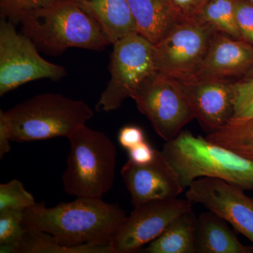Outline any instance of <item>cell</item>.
I'll use <instances>...</instances> for the list:
<instances>
[{"label": "cell", "mask_w": 253, "mask_h": 253, "mask_svg": "<svg viewBox=\"0 0 253 253\" xmlns=\"http://www.w3.org/2000/svg\"><path fill=\"white\" fill-rule=\"evenodd\" d=\"M34 196L17 179L0 184V212L23 211L36 205Z\"/></svg>", "instance_id": "603a6c76"}, {"label": "cell", "mask_w": 253, "mask_h": 253, "mask_svg": "<svg viewBox=\"0 0 253 253\" xmlns=\"http://www.w3.org/2000/svg\"><path fill=\"white\" fill-rule=\"evenodd\" d=\"M11 141L25 142L68 138L94 116L84 101L45 93L3 111Z\"/></svg>", "instance_id": "3957f363"}, {"label": "cell", "mask_w": 253, "mask_h": 253, "mask_svg": "<svg viewBox=\"0 0 253 253\" xmlns=\"http://www.w3.org/2000/svg\"><path fill=\"white\" fill-rule=\"evenodd\" d=\"M216 32L196 18L181 20L154 44L158 73L185 81L199 71Z\"/></svg>", "instance_id": "ba28073f"}, {"label": "cell", "mask_w": 253, "mask_h": 253, "mask_svg": "<svg viewBox=\"0 0 253 253\" xmlns=\"http://www.w3.org/2000/svg\"><path fill=\"white\" fill-rule=\"evenodd\" d=\"M196 253H253V246H245L222 218L211 211L197 217Z\"/></svg>", "instance_id": "e0dca14e"}, {"label": "cell", "mask_w": 253, "mask_h": 253, "mask_svg": "<svg viewBox=\"0 0 253 253\" xmlns=\"http://www.w3.org/2000/svg\"><path fill=\"white\" fill-rule=\"evenodd\" d=\"M137 27L138 34L152 44L167 34L181 21L171 0H128Z\"/></svg>", "instance_id": "2e32d148"}, {"label": "cell", "mask_w": 253, "mask_h": 253, "mask_svg": "<svg viewBox=\"0 0 253 253\" xmlns=\"http://www.w3.org/2000/svg\"><path fill=\"white\" fill-rule=\"evenodd\" d=\"M119 205L100 198L77 197L71 203L47 208L36 204L24 211L25 229L47 233L69 246L110 244L126 219Z\"/></svg>", "instance_id": "6da1fadb"}, {"label": "cell", "mask_w": 253, "mask_h": 253, "mask_svg": "<svg viewBox=\"0 0 253 253\" xmlns=\"http://www.w3.org/2000/svg\"><path fill=\"white\" fill-rule=\"evenodd\" d=\"M188 187L195 179L212 177L246 190H253V161L191 131L182 130L162 150Z\"/></svg>", "instance_id": "7a4b0ae2"}, {"label": "cell", "mask_w": 253, "mask_h": 253, "mask_svg": "<svg viewBox=\"0 0 253 253\" xmlns=\"http://www.w3.org/2000/svg\"><path fill=\"white\" fill-rule=\"evenodd\" d=\"M249 1H251V2L253 3V0H249Z\"/></svg>", "instance_id": "1f68e13d"}, {"label": "cell", "mask_w": 253, "mask_h": 253, "mask_svg": "<svg viewBox=\"0 0 253 253\" xmlns=\"http://www.w3.org/2000/svg\"><path fill=\"white\" fill-rule=\"evenodd\" d=\"M70 153L63 174L65 192L76 197L100 198L112 189L117 149L102 131L82 126L68 138Z\"/></svg>", "instance_id": "5b68a950"}, {"label": "cell", "mask_w": 253, "mask_h": 253, "mask_svg": "<svg viewBox=\"0 0 253 253\" xmlns=\"http://www.w3.org/2000/svg\"><path fill=\"white\" fill-rule=\"evenodd\" d=\"M156 151V149H154L151 144L145 141L136 145L132 149L128 150L129 160L136 164H148L154 160Z\"/></svg>", "instance_id": "f1b7e54d"}, {"label": "cell", "mask_w": 253, "mask_h": 253, "mask_svg": "<svg viewBox=\"0 0 253 253\" xmlns=\"http://www.w3.org/2000/svg\"><path fill=\"white\" fill-rule=\"evenodd\" d=\"M172 80L194 113L195 118L208 134L231 121L234 113L232 82L215 79Z\"/></svg>", "instance_id": "4fadbf2b"}, {"label": "cell", "mask_w": 253, "mask_h": 253, "mask_svg": "<svg viewBox=\"0 0 253 253\" xmlns=\"http://www.w3.org/2000/svg\"><path fill=\"white\" fill-rule=\"evenodd\" d=\"M16 253H115L110 244L69 246L47 233L26 229Z\"/></svg>", "instance_id": "d6986e66"}, {"label": "cell", "mask_w": 253, "mask_h": 253, "mask_svg": "<svg viewBox=\"0 0 253 253\" xmlns=\"http://www.w3.org/2000/svg\"><path fill=\"white\" fill-rule=\"evenodd\" d=\"M131 98L147 117L155 131L166 142L175 139L195 119L194 113L172 78L156 73Z\"/></svg>", "instance_id": "9c48e42d"}, {"label": "cell", "mask_w": 253, "mask_h": 253, "mask_svg": "<svg viewBox=\"0 0 253 253\" xmlns=\"http://www.w3.org/2000/svg\"><path fill=\"white\" fill-rule=\"evenodd\" d=\"M35 43L16 31L14 23H0V96L18 86L41 79L58 81L67 75L66 68L40 55Z\"/></svg>", "instance_id": "52a82bcc"}, {"label": "cell", "mask_w": 253, "mask_h": 253, "mask_svg": "<svg viewBox=\"0 0 253 253\" xmlns=\"http://www.w3.org/2000/svg\"><path fill=\"white\" fill-rule=\"evenodd\" d=\"M23 218V211L0 212V253H16L26 232Z\"/></svg>", "instance_id": "7402d4cb"}, {"label": "cell", "mask_w": 253, "mask_h": 253, "mask_svg": "<svg viewBox=\"0 0 253 253\" xmlns=\"http://www.w3.org/2000/svg\"><path fill=\"white\" fill-rule=\"evenodd\" d=\"M131 203L136 206L151 201L177 198L185 188L179 174L162 151L145 165L126 161L121 172Z\"/></svg>", "instance_id": "7c38bea8"}, {"label": "cell", "mask_w": 253, "mask_h": 253, "mask_svg": "<svg viewBox=\"0 0 253 253\" xmlns=\"http://www.w3.org/2000/svg\"><path fill=\"white\" fill-rule=\"evenodd\" d=\"M10 141L11 140L7 123L3 114V111L1 110L0 111V158L1 159H2L5 155L11 151Z\"/></svg>", "instance_id": "f546056e"}, {"label": "cell", "mask_w": 253, "mask_h": 253, "mask_svg": "<svg viewBox=\"0 0 253 253\" xmlns=\"http://www.w3.org/2000/svg\"><path fill=\"white\" fill-rule=\"evenodd\" d=\"M253 66L251 68V70L249 71V73L246 74V76L244 78H250L253 77Z\"/></svg>", "instance_id": "4dcf8cb0"}, {"label": "cell", "mask_w": 253, "mask_h": 253, "mask_svg": "<svg viewBox=\"0 0 253 253\" xmlns=\"http://www.w3.org/2000/svg\"><path fill=\"white\" fill-rule=\"evenodd\" d=\"M205 138L253 161V118L230 121Z\"/></svg>", "instance_id": "ffe728a7"}, {"label": "cell", "mask_w": 253, "mask_h": 253, "mask_svg": "<svg viewBox=\"0 0 253 253\" xmlns=\"http://www.w3.org/2000/svg\"><path fill=\"white\" fill-rule=\"evenodd\" d=\"M208 1L210 0H171L176 13L183 20L194 17Z\"/></svg>", "instance_id": "83f0119b"}, {"label": "cell", "mask_w": 253, "mask_h": 253, "mask_svg": "<svg viewBox=\"0 0 253 253\" xmlns=\"http://www.w3.org/2000/svg\"><path fill=\"white\" fill-rule=\"evenodd\" d=\"M253 66V44L215 33L201 67L189 79L231 81L244 78Z\"/></svg>", "instance_id": "5bb4252c"}, {"label": "cell", "mask_w": 253, "mask_h": 253, "mask_svg": "<svg viewBox=\"0 0 253 253\" xmlns=\"http://www.w3.org/2000/svg\"><path fill=\"white\" fill-rule=\"evenodd\" d=\"M21 23L23 34L47 54H60L70 48L101 51L110 44L98 23L75 0H58Z\"/></svg>", "instance_id": "277c9868"}, {"label": "cell", "mask_w": 253, "mask_h": 253, "mask_svg": "<svg viewBox=\"0 0 253 253\" xmlns=\"http://www.w3.org/2000/svg\"><path fill=\"white\" fill-rule=\"evenodd\" d=\"M236 21L243 41L253 44V3L236 0Z\"/></svg>", "instance_id": "484cf974"}, {"label": "cell", "mask_w": 253, "mask_h": 253, "mask_svg": "<svg viewBox=\"0 0 253 253\" xmlns=\"http://www.w3.org/2000/svg\"><path fill=\"white\" fill-rule=\"evenodd\" d=\"M146 141L143 129L136 126H126L121 128L118 141L124 149L129 150Z\"/></svg>", "instance_id": "4316f807"}, {"label": "cell", "mask_w": 253, "mask_h": 253, "mask_svg": "<svg viewBox=\"0 0 253 253\" xmlns=\"http://www.w3.org/2000/svg\"><path fill=\"white\" fill-rule=\"evenodd\" d=\"M192 205L189 200L175 198L134 206L111 241L114 253L140 251L157 239L175 218L192 209Z\"/></svg>", "instance_id": "30bf717a"}, {"label": "cell", "mask_w": 253, "mask_h": 253, "mask_svg": "<svg viewBox=\"0 0 253 253\" xmlns=\"http://www.w3.org/2000/svg\"><path fill=\"white\" fill-rule=\"evenodd\" d=\"M109 63V83L96 106L97 111L110 112L121 107L123 101L157 73L154 44L136 34L115 42Z\"/></svg>", "instance_id": "8992f818"}, {"label": "cell", "mask_w": 253, "mask_h": 253, "mask_svg": "<svg viewBox=\"0 0 253 253\" xmlns=\"http://www.w3.org/2000/svg\"><path fill=\"white\" fill-rule=\"evenodd\" d=\"M234 113L231 121L253 118V76L231 83Z\"/></svg>", "instance_id": "d4e9b609"}, {"label": "cell", "mask_w": 253, "mask_h": 253, "mask_svg": "<svg viewBox=\"0 0 253 253\" xmlns=\"http://www.w3.org/2000/svg\"><path fill=\"white\" fill-rule=\"evenodd\" d=\"M235 7L236 0H210L193 18L211 26L216 33L242 40L236 21Z\"/></svg>", "instance_id": "44dd1931"}, {"label": "cell", "mask_w": 253, "mask_h": 253, "mask_svg": "<svg viewBox=\"0 0 253 253\" xmlns=\"http://www.w3.org/2000/svg\"><path fill=\"white\" fill-rule=\"evenodd\" d=\"M197 217L192 209L175 218L157 239L142 249L146 253H196Z\"/></svg>", "instance_id": "ac0fdd59"}, {"label": "cell", "mask_w": 253, "mask_h": 253, "mask_svg": "<svg viewBox=\"0 0 253 253\" xmlns=\"http://www.w3.org/2000/svg\"><path fill=\"white\" fill-rule=\"evenodd\" d=\"M94 18L110 44L138 33L128 0H75Z\"/></svg>", "instance_id": "9a60e30c"}, {"label": "cell", "mask_w": 253, "mask_h": 253, "mask_svg": "<svg viewBox=\"0 0 253 253\" xmlns=\"http://www.w3.org/2000/svg\"><path fill=\"white\" fill-rule=\"evenodd\" d=\"M58 0H0L1 18L21 23L30 15L48 9Z\"/></svg>", "instance_id": "cb8c5ba5"}, {"label": "cell", "mask_w": 253, "mask_h": 253, "mask_svg": "<svg viewBox=\"0 0 253 253\" xmlns=\"http://www.w3.org/2000/svg\"><path fill=\"white\" fill-rule=\"evenodd\" d=\"M239 186L217 178H199L188 186L186 199L229 222L253 246V198Z\"/></svg>", "instance_id": "8fae6325"}]
</instances>
